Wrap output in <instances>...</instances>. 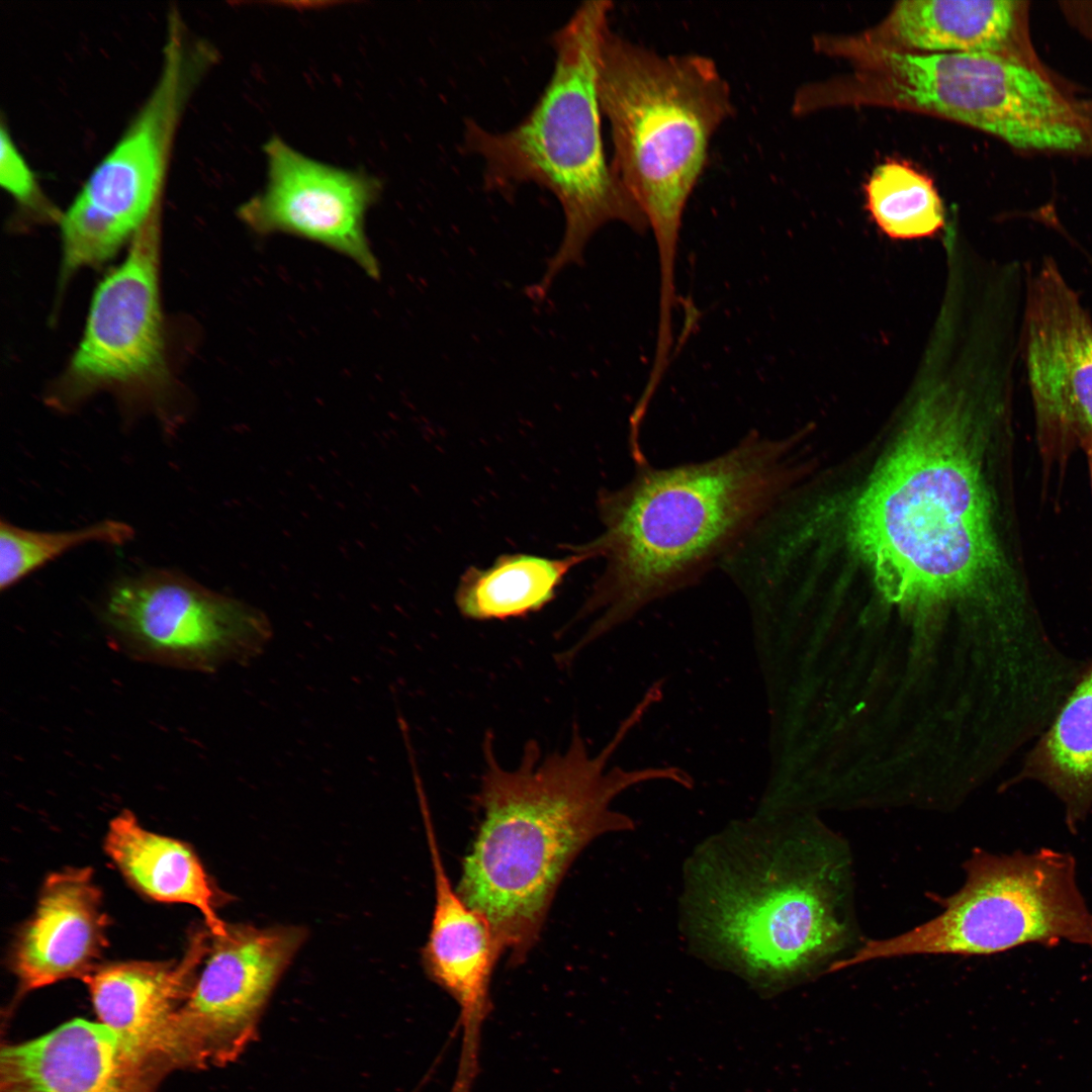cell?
<instances>
[{"label": "cell", "instance_id": "obj_1", "mask_svg": "<svg viewBox=\"0 0 1092 1092\" xmlns=\"http://www.w3.org/2000/svg\"><path fill=\"white\" fill-rule=\"evenodd\" d=\"M997 367L962 331L927 334L903 400L897 446L852 515L853 541L891 601L922 604L979 590L1002 570L973 448Z\"/></svg>", "mask_w": 1092, "mask_h": 1092}, {"label": "cell", "instance_id": "obj_2", "mask_svg": "<svg viewBox=\"0 0 1092 1092\" xmlns=\"http://www.w3.org/2000/svg\"><path fill=\"white\" fill-rule=\"evenodd\" d=\"M643 715L635 708L596 755L576 726L563 752L543 756L532 740L513 769L497 761L493 736L486 734L474 800L481 821L456 890L488 921L511 965L524 963L536 944L577 855L601 835L633 828L629 816L612 809L621 793L654 780L692 787L691 777L676 767L607 768Z\"/></svg>", "mask_w": 1092, "mask_h": 1092}, {"label": "cell", "instance_id": "obj_3", "mask_svg": "<svg viewBox=\"0 0 1092 1092\" xmlns=\"http://www.w3.org/2000/svg\"><path fill=\"white\" fill-rule=\"evenodd\" d=\"M787 442L750 434L709 460L668 468L647 462L599 495L603 532L574 546L605 567L578 618L597 615L572 645L583 648L704 573L778 504L790 480Z\"/></svg>", "mask_w": 1092, "mask_h": 1092}, {"label": "cell", "instance_id": "obj_4", "mask_svg": "<svg viewBox=\"0 0 1092 1092\" xmlns=\"http://www.w3.org/2000/svg\"><path fill=\"white\" fill-rule=\"evenodd\" d=\"M762 814L711 837L686 866L684 922L696 949L763 991L837 950L833 869Z\"/></svg>", "mask_w": 1092, "mask_h": 1092}, {"label": "cell", "instance_id": "obj_5", "mask_svg": "<svg viewBox=\"0 0 1092 1092\" xmlns=\"http://www.w3.org/2000/svg\"><path fill=\"white\" fill-rule=\"evenodd\" d=\"M611 10L610 1H586L554 34L551 80L516 127L491 132L466 122L465 147L483 160L487 186L510 189L534 182L562 206L564 236L542 279L529 288L535 300L545 297L564 267L582 264L587 242L606 223L619 221L639 234L649 230L604 151L597 78Z\"/></svg>", "mask_w": 1092, "mask_h": 1092}, {"label": "cell", "instance_id": "obj_6", "mask_svg": "<svg viewBox=\"0 0 1092 1092\" xmlns=\"http://www.w3.org/2000/svg\"><path fill=\"white\" fill-rule=\"evenodd\" d=\"M597 87L611 126L612 169L653 234L659 286L672 289L684 212L715 132L734 112L731 88L712 59L660 54L610 27Z\"/></svg>", "mask_w": 1092, "mask_h": 1092}, {"label": "cell", "instance_id": "obj_7", "mask_svg": "<svg viewBox=\"0 0 1092 1092\" xmlns=\"http://www.w3.org/2000/svg\"><path fill=\"white\" fill-rule=\"evenodd\" d=\"M1076 868L1070 853L1049 848L1000 855L977 850L965 866V885L944 900L939 915L867 941L836 968L910 954H992L1031 942L1092 945V910Z\"/></svg>", "mask_w": 1092, "mask_h": 1092}, {"label": "cell", "instance_id": "obj_8", "mask_svg": "<svg viewBox=\"0 0 1092 1092\" xmlns=\"http://www.w3.org/2000/svg\"><path fill=\"white\" fill-rule=\"evenodd\" d=\"M104 619L129 653L203 671L248 663L272 637L261 611L164 570L116 583L105 602Z\"/></svg>", "mask_w": 1092, "mask_h": 1092}, {"label": "cell", "instance_id": "obj_9", "mask_svg": "<svg viewBox=\"0 0 1092 1092\" xmlns=\"http://www.w3.org/2000/svg\"><path fill=\"white\" fill-rule=\"evenodd\" d=\"M217 53L194 36L178 11L168 15L161 71L118 142L76 196L114 240L131 241L161 205L172 143L194 89Z\"/></svg>", "mask_w": 1092, "mask_h": 1092}, {"label": "cell", "instance_id": "obj_10", "mask_svg": "<svg viewBox=\"0 0 1092 1092\" xmlns=\"http://www.w3.org/2000/svg\"><path fill=\"white\" fill-rule=\"evenodd\" d=\"M306 936L298 925L246 923L229 924L224 935L211 934L175 1019L178 1069L223 1067L240 1057Z\"/></svg>", "mask_w": 1092, "mask_h": 1092}, {"label": "cell", "instance_id": "obj_11", "mask_svg": "<svg viewBox=\"0 0 1092 1092\" xmlns=\"http://www.w3.org/2000/svg\"><path fill=\"white\" fill-rule=\"evenodd\" d=\"M161 206L124 261L98 285L84 334L51 401L63 410L93 392L152 389L165 374L159 292Z\"/></svg>", "mask_w": 1092, "mask_h": 1092}, {"label": "cell", "instance_id": "obj_12", "mask_svg": "<svg viewBox=\"0 0 1092 1092\" xmlns=\"http://www.w3.org/2000/svg\"><path fill=\"white\" fill-rule=\"evenodd\" d=\"M264 152L267 185L239 207L244 223L261 236L283 233L318 243L378 278L365 216L380 194L379 180L310 159L277 136Z\"/></svg>", "mask_w": 1092, "mask_h": 1092}, {"label": "cell", "instance_id": "obj_13", "mask_svg": "<svg viewBox=\"0 0 1092 1092\" xmlns=\"http://www.w3.org/2000/svg\"><path fill=\"white\" fill-rule=\"evenodd\" d=\"M1024 338L1041 443L1092 436V322L1050 259L1028 284Z\"/></svg>", "mask_w": 1092, "mask_h": 1092}, {"label": "cell", "instance_id": "obj_14", "mask_svg": "<svg viewBox=\"0 0 1092 1092\" xmlns=\"http://www.w3.org/2000/svg\"><path fill=\"white\" fill-rule=\"evenodd\" d=\"M435 884V905L422 963L428 977L459 1008L462 1032L456 1077L449 1092H471L479 1070L481 1030L492 1004L490 983L505 953L492 927L454 890L444 867L427 797L416 782Z\"/></svg>", "mask_w": 1092, "mask_h": 1092}, {"label": "cell", "instance_id": "obj_15", "mask_svg": "<svg viewBox=\"0 0 1092 1092\" xmlns=\"http://www.w3.org/2000/svg\"><path fill=\"white\" fill-rule=\"evenodd\" d=\"M169 1072L101 1022L76 1018L4 1045L0 1092H157Z\"/></svg>", "mask_w": 1092, "mask_h": 1092}, {"label": "cell", "instance_id": "obj_16", "mask_svg": "<svg viewBox=\"0 0 1092 1092\" xmlns=\"http://www.w3.org/2000/svg\"><path fill=\"white\" fill-rule=\"evenodd\" d=\"M211 932H193L180 960L98 966L82 980L99 1022L140 1053L177 1069L175 1019L206 956Z\"/></svg>", "mask_w": 1092, "mask_h": 1092}, {"label": "cell", "instance_id": "obj_17", "mask_svg": "<svg viewBox=\"0 0 1092 1092\" xmlns=\"http://www.w3.org/2000/svg\"><path fill=\"white\" fill-rule=\"evenodd\" d=\"M102 904L88 867L66 868L47 877L12 952L20 992L83 979L98 967L107 946L108 920Z\"/></svg>", "mask_w": 1092, "mask_h": 1092}, {"label": "cell", "instance_id": "obj_18", "mask_svg": "<svg viewBox=\"0 0 1092 1092\" xmlns=\"http://www.w3.org/2000/svg\"><path fill=\"white\" fill-rule=\"evenodd\" d=\"M913 53H983L1040 64L1028 31L1027 2L905 0L862 35Z\"/></svg>", "mask_w": 1092, "mask_h": 1092}, {"label": "cell", "instance_id": "obj_19", "mask_svg": "<svg viewBox=\"0 0 1092 1092\" xmlns=\"http://www.w3.org/2000/svg\"><path fill=\"white\" fill-rule=\"evenodd\" d=\"M104 849L139 892L155 901L191 905L211 934L226 933L229 924L216 910L225 898L189 845L148 830L124 810L110 821Z\"/></svg>", "mask_w": 1092, "mask_h": 1092}, {"label": "cell", "instance_id": "obj_20", "mask_svg": "<svg viewBox=\"0 0 1092 1092\" xmlns=\"http://www.w3.org/2000/svg\"><path fill=\"white\" fill-rule=\"evenodd\" d=\"M1019 777L1056 794L1065 805L1067 826L1077 830L1092 808V662L1027 754Z\"/></svg>", "mask_w": 1092, "mask_h": 1092}, {"label": "cell", "instance_id": "obj_21", "mask_svg": "<svg viewBox=\"0 0 1092 1092\" xmlns=\"http://www.w3.org/2000/svg\"><path fill=\"white\" fill-rule=\"evenodd\" d=\"M584 560L576 551L562 558L503 555L485 569L471 566L463 573L456 605L463 616L474 620L528 615L547 605L569 570Z\"/></svg>", "mask_w": 1092, "mask_h": 1092}, {"label": "cell", "instance_id": "obj_22", "mask_svg": "<svg viewBox=\"0 0 1092 1092\" xmlns=\"http://www.w3.org/2000/svg\"><path fill=\"white\" fill-rule=\"evenodd\" d=\"M864 191L868 211L890 239L931 238L945 229V210L932 180L906 162L877 166Z\"/></svg>", "mask_w": 1092, "mask_h": 1092}, {"label": "cell", "instance_id": "obj_23", "mask_svg": "<svg viewBox=\"0 0 1092 1092\" xmlns=\"http://www.w3.org/2000/svg\"><path fill=\"white\" fill-rule=\"evenodd\" d=\"M132 528L106 520L86 528L63 532L21 529L4 520L0 524V586L4 590L67 551L87 544L122 545L133 537Z\"/></svg>", "mask_w": 1092, "mask_h": 1092}, {"label": "cell", "instance_id": "obj_24", "mask_svg": "<svg viewBox=\"0 0 1092 1092\" xmlns=\"http://www.w3.org/2000/svg\"><path fill=\"white\" fill-rule=\"evenodd\" d=\"M0 183L23 208L52 215L33 172L15 147L10 132L1 123L0 130Z\"/></svg>", "mask_w": 1092, "mask_h": 1092}, {"label": "cell", "instance_id": "obj_25", "mask_svg": "<svg viewBox=\"0 0 1092 1092\" xmlns=\"http://www.w3.org/2000/svg\"><path fill=\"white\" fill-rule=\"evenodd\" d=\"M1082 444L1084 445V448H1085V451H1086V454H1087V458H1088V465H1089L1090 479H1091V488H1092V436H1089L1086 439H1084L1082 441Z\"/></svg>", "mask_w": 1092, "mask_h": 1092}]
</instances>
